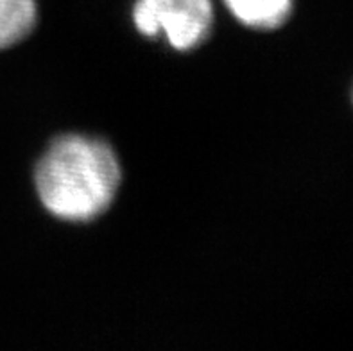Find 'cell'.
<instances>
[{"label":"cell","mask_w":353,"mask_h":351,"mask_svg":"<svg viewBox=\"0 0 353 351\" xmlns=\"http://www.w3.org/2000/svg\"><path fill=\"white\" fill-rule=\"evenodd\" d=\"M237 20L256 29L282 26L291 13V0H224Z\"/></svg>","instance_id":"obj_3"},{"label":"cell","mask_w":353,"mask_h":351,"mask_svg":"<svg viewBox=\"0 0 353 351\" xmlns=\"http://www.w3.org/2000/svg\"><path fill=\"white\" fill-rule=\"evenodd\" d=\"M121 170L112 149L85 137L61 138L36 169V188L50 214L90 221L112 205Z\"/></svg>","instance_id":"obj_1"},{"label":"cell","mask_w":353,"mask_h":351,"mask_svg":"<svg viewBox=\"0 0 353 351\" xmlns=\"http://www.w3.org/2000/svg\"><path fill=\"white\" fill-rule=\"evenodd\" d=\"M134 23L145 36L163 34L174 49L201 43L214 22L210 0H139Z\"/></svg>","instance_id":"obj_2"},{"label":"cell","mask_w":353,"mask_h":351,"mask_svg":"<svg viewBox=\"0 0 353 351\" xmlns=\"http://www.w3.org/2000/svg\"><path fill=\"white\" fill-rule=\"evenodd\" d=\"M34 22V0H0V49L26 38Z\"/></svg>","instance_id":"obj_4"}]
</instances>
